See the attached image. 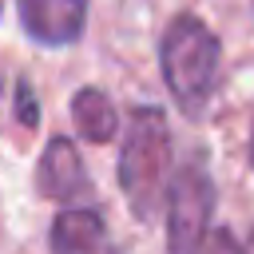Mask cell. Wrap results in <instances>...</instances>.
Instances as JSON below:
<instances>
[{
	"instance_id": "obj_1",
	"label": "cell",
	"mask_w": 254,
	"mask_h": 254,
	"mask_svg": "<svg viewBox=\"0 0 254 254\" xmlns=\"http://www.w3.org/2000/svg\"><path fill=\"white\" fill-rule=\"evenodd\" d=\"M159 60H163V79H167L179 111L194 119L218 83V60H222L218 36L190 12L175 16L163 32Z\"/></svg>"
},
{
	"instance_id": "obj_2",
	"label": "cell",
	"mask_w": 254,
	"mask_h": 254,
	"mask_svg": "<svg viewBox=\"0 0 254 254\" xmlns=\"http://www.w3.org/2000/svg\"><path fill=\"white\" fill-rule=\"evenodd\" d=\"M171 131L159 107H135L127 115V139L119 155V187L139 218H155L167 194Z\"/></svg>"
},
{
	"instance_id": "obj_3",
	"label": "cell",
	"mask_w": 254,
	"mask_h": 254,
	"mask_svg": "<svg viewBox=\"0 0 254 254\" xmlns=\"http://www.w3.org/2000/svg\"><path fill=\"white\" fill-rule=\"evenodd\" d=\"M167 246L171 250H194L198 238L210 226V210H214V183L206 175V167L183 163L167 187Z\"/></svg>"
},
{
	"instance_id": "obj_4",
	"label": "cell",
	"mask_w": 254,
	"mask_h": 254,
	"mask_svg": "<svg viewBox=\"0 0 254 254\" xmlns=\"http://www.w3.org/2000/svg\"><path fill=\"white\" fill-rule=\"evenodd\" d=\"M20 24L48 48L71 44L87 24V0H20Z\"/></svg>"
},
{
	"instance_id": "obj_5",
	"label": "cell",
	"mask_w": 254,
	"mask_h": 254,
	"mask_svg": "<svg viewBox=\"0 0 254 254\" xmlns=\"http://www.w3.org/2000/svg\"><path fill=\"white\" fill-rule=\"evenodd\" d=\"M36 183H40V194L56 198V202L87 194V171H83V159H79V151H75L71 139H52L44 147Z\"/></svg>"
},
{
	"instance_id": "obj_6",
	"label": "cell",
	"mask_w": 254,
	"mask_h": 254,
	"mask_svg": "<svg viewBox=\"0 0 254 254\" xmlns=\"http://www.w3.org/2000/svg\"><path fill=\"white\" fill-rule=\"evenodd\" d=\"M48 242H52V250H103L107 226L95 210H64L52 222Z\"/></svg>"
},
{
	"instance_id": "obj_7",
	"label": "cell",
	"mask_w": 254,
	"mask_h": 254,
	"mask_svg": "<svg viewBox=\"0 0 254 254\" xmlns=\"http://www.w3.org/2000/svg\"><path fill=\"white\" fill-rule=\"evenodd\" d=\"M71 119L79 127V135L87 143H107L119 127V115L111 107V99L99 91V87H83L75 99H71Z\"/></svg>"
},
{
	"instance_id": "obj_8",
	"label": "cell",
	"mask_w": 254,
	"mask_h": 254,
	"mask_svg": "<svg viewBox=\"0 0 254 254\" xmlns=\"http://www.w3.org/2000/svg\"><path fill=\"white\" fill-rule=\"evenodd\" d=\"M16 115L24 127H36L40 123V107H36V95L28 87V79H20V95H16Z\"/></svg>"
},
{
	"instance_id": "obj_9",
	"label": "cell",
	"mask_w": 254,
	"mask_h": 254,
	"mask_svg": "<svg viewBox=\"0 0 254 254\" xmlns=\"http://www.w3.org/2000/svg\"><path fill=\"white\" fill-rule=\"evenodd\" d=\"M198 246H210V250H238L242 242H238L230 230H210V234H202V238H198Z\"/></svg>"
},
{
	"instance_id": "obj_10",
	"label": "cell",
	"mask_w": 254,
	"mask_h": 254,
	"mask_svg": "<svg viewBox=\"0 0 254 254\" xmlns=\"http://www.w3.org/2000/svg\"><path fill=\"white\" fill-rule=\"evenodd\" d=\"M242 246H246V250H254V230H250V238H246V242H242Z\"/></svg>"
},
{
	"instance_id": "obj_11",
	"label": "cell",
	"mask_w": 254,
	"mask_h": 254,
	"mask_svg": "<svg viewBox=\"0 0 254 254\" xmlns=\"http://www.w3.org/2000/svg\"><path fill=\"white\" fill-rule=\"evenodd\" d=\"M250 163H254V131H250Z\"/></svg>"
},
{
	"instance_id": "obj_12",
	"label": "cell",
	"mask_w": 254,
	"mask_h": 254,
	"mask_svg": "<svg viewBox=\"0 0 254 254\" xmlns=\"http://www.w3.org/2000/svg\"><path fill=\"white\" fill-rule=\"evenodd\" d=\"M0 95H4V83H0Z\"/></svg>"
}]
</instances>
